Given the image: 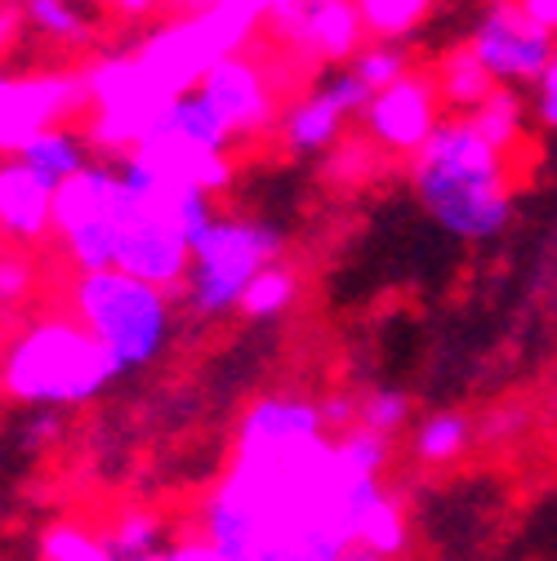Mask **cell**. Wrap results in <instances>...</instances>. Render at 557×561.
Masks as SVG:
<instances>
[{"label":"cell","instance_id":"obj_1","mask_svg":"<svg viewBox=\"0 0 557 561\" xmlns=\"http://www.w3.org/2000/svg\"><path fill=\"white\" fill-rule=\"evenodd\" d=\"M406 183L424 215L455 241H496L513 219V157L491 148L468 116H446L420 157L406 161Z\"/></svg>","mask_w":557,"mask_h":561},{"label":"cell","instance_id":"obj_2","mask_svg":"<svg viewBox=\"0 0 557 561\" xmlns=\"http://www.w3.org/2000/svg\"><path fill=\"white\" fill-rule=\"evenodd\" d=\"M121 379L107 347L72 317L41 312L0 343V397L27 410H77Z\"/></svg>","mask_w":557,"mask_h":561},{"label":"cell","instance_id":"obj_3","mask_svg":"<svg viewBox=\"0 0 557 561\" xmlns=\"http://www.w3.org/2000/svg\"><path fill=\"white\" fill-rule=\"evenodd\" d=\"M62 304L125 370H148L174 334V295L134 280L116 267L67 276Z\"/></svg>","mask_w":557,"mask_h":561},{"label":"cell","instance_id":"obj_4","mask_svg":"<svg viewBox=\"0 0 557 561\" xmlns=\"http://www.w3.org/2000/svg\"><path fill=\"white\" fill-rule=\"evenodd\" d=\"M259 27H263V19L241 10L237 0H215V5H205L196 14L157 19V27H148L134 41V54L170 99H183V94H196L201 81L211 77L224 58L246 54L254 45Z\"/></svg>","mask_w":557,"mask_h":561},{"label":"cell","instance_id":"obj_5","mask_svg":"<svg viewBox=\"0 0 557 561\" xmlns=\"http://www.w3.org/2000/svg\"><path fill=\"white\" fill-rule=\"evenodd\" d=\"M86 94L90 112L81 121V134L94 157L103 161H125L157 134L161 116L170 112V94L152 81V72L138 62L134 45L129 49H103L86 67Z\"/></svg>","mask_w":557,"mask_h":561},{"label":"cell","instance_id":"obj_6","mask_svg":"<svg viewBox=\"0 0 557 561\" xmlns=\"http://www.w3.org/2000/svg\"><path fill=\"white\" fill-rule=\"evenodd\" d=\"M282 263V232L254 215H224L192 245V267L183 280V304L201 321H219L241 308L254 276Z\"/></svg>","mask_w":557,"mask_h":561},{"label":"cell","instance_id":"obj_7","mask_svg":"<svg viewBox=\"0 0 557 561\" xmlns=\"http://www.w3.org/2000/svg\"><path fill=\"white\" fill-rule=\"evenodd\" d=\"M304 81V72L282 58V54H232L224 58L211 77L201 81V99L224 121L232 144H259L263 134L282 125V112L291 103V85Z\"/></svg>","mask_w":557,"mask_h":561},{"label":"cell","instance_id":"obj_8","mask_svg":"<svg viewBox=\"0 0 557 561\" xmlns=\"http://www.w3.org/2000/svg\"><path fill=\"white\" fill-rule=\"evenodd\" d=\"M121 165L94 157L77 179L54 192V245L77 272H107L116 263V209H121Z\"/></svg>","mask_w":557,"mask_h":561},{"label":"cell","instance_id":"obj_9","mask_svg":"<svg viewBox=\"0 0 557 561\" xmlns=\"http://www.w3.org/2000/svg\"><path fill=\"white\" fill-rule=\"evenodd\" d=\"M125 183V174H121ZM170 187L152 192V187H134L125 183L121 192V209H116V272L148 280V286L166 290V295H183V280L192 267V245L179 232L174 215H170Z\"/></svg>","mask_w":557,"mask_h":561},{"label":"cell","instance_id":"obj_10","mask_svg":"<svg viewBox=\"0 0 557 561\" xmlns=\"http://www.w3.org/2000/svg\"><path fill=\"white\" fill-rule=\"evenodd\" d=\"M90 112L81 67H0V157H23L41 134L77 125Z\"/></svg>","mask_w":557,"mask_h":561},{"label":"cell","instance_id":"obj_11","mask_svg":"<svg viewBox=\"0 0 557 561\" xmlns=\"http://www.w3.org/2000/svg\"><path fill=\"white\" fill-rule=\"evenodd\" d=\"M268 36H272V54H282L295 72H317V67L339 72L371 45L353 0H326V5L286 0L268 19Z\"/></svg>","mask_w":557,"mask_h":561},{"label":"cell","instance_id":"obj_12","mask_svg":"<svg viewBox=\"0 0 557 561\" xmlns=\"http://www.w3.org/2000/svg\"><path fill=\"white\" fill-rule=\"evenodd\" d=\"M464 45L477 54V62L491 72L496 85L535 90L539 77L548 72L557 36L522 10V0H486Z\"/></svg>","mask_w":557,"mask_h":561},{"label":"cell","instance_id":"obj_13","mask_svg":"<svg viewBox=\"0 0 557 561\" xmlns=\"http://www.w3.org/2000/svg\"><path fill=\"white\" fill-rule=\"evenodd\" d=\"M442 121H446V107L433 72L414 67L397 85L371 94L357 125H362V138H371L388 161H410L424 152V144L442 129Z\"/></svg>","mask_w":557,"mask_h":561},{"label":"cell","instance_id":"obj_14","mask_svg":"<svg viewBox=\"0 0 557 561\" xmlns=\"http://www.w3.org/2000/svg\"><path fill=\"white\" fill-rule=\"evenodd\" d=\"M366 103H371V90L348 67H339V72L321 77L312 90L286 103L276 138H282V148L291 157H330L348 138V125L362 121Z\"/></svg>","mask_w":557,"mask_h":561},{"label":"cell","instance_id":"obj_15","mask_svg":"<svg viewBox=\"0 0 557 561\" xmlns=\"http://www.w3.org/2000/svg\"><path fill=\"white\" fill-rule=\"evenodd\" d=\"M54 192L23 157H0V245L32 254L54 241Z\"/></svg>","mask_w":557,"mask_h":561},{"label":"cell","instance_id":"obj_16","mask_svg":"<svg viewBox=\"0 0 557 561\" xmlns=\"http://www.w3.org/2000/svg\"><path fill=\"white\" fill-rule=\"evenodd\" d=\"M433 81H437V94H442V107L451 116H473L486 99L496 94V81L491 72L477 62V54L468 45H451L437 62H433Z\"/></svg>","mask_w":557,"mask_h":561},{"label":"cell","instance_id":"obj_17","mask_svg":"<svg viewBox=\"0 0 557 561\" xmlns=\"http://www.w3.org/2000/svg\"><path fill=\"white\" fill-rule=\"evenodd\" d=\"M157 138H170L179 148L192 152H211V157H232V134L224 129V121L211 112L201 94H183L170 103V112L157 125Z\"/></svg>","mask_w":557,"mask_h":561},{"label":"cell","instance_id":"obj_18","mask_svg":"<svg viewBox=\"0 0 557 561\" xmlns=\"http://www.w3.org/2000/svg\"><path fill=\"white\" fill-rule=\"evenodd\" d=\"M23 23L32 36L58 49H90L94 45V19L77 0H19Z\"/></svg>","mask_w":557,"mask_h":561},{"label":"cell","instance_id":"obj_19","mask_svg":"<svg viewBox=\"0 0 557 561\" xmlns=\"http://www.w3.org/2000/svg\"><path fill=\"white\" fill-rule=\"evenodd\" d=\"M473 437H477V428L459 410H433L410 428V455L424 468H446L473 446Z\"/></svg>","mask_w":557,"mask_h":561},{"label":"cell","instance_id":"obj_20","mask_svg":"<svg viewBox=\"0 0 557 561\" xmlns=\"http://www.w3.org/2000/svg\"><path fill=\"white\" fill-rule=\"evenodd\" d=\"M23 161H27L49 187H62L67 179H77V174L94 161V152H90V144H86L81 125H62V129L41 134L36 144L23 152Z\"/></svg>","mask_w":557,"mask_h":561},{"label":"cell","instance_id":"obj_21","mask_svg":"<svg viewBox=\"0 0 557 561\" xmlns=\"http://www.w3.org/2000/svg\"><path fill=\"white\" fill-rule=\"evenodd\" d=\"M468 121L477 125V134L486 138V144L500 148L504 157H513V152L522 148V138H526L531 99H526L522 90H504V85H496V94L486 99Z\"/></svg>","mask_w":557,"mask_h":561},{"label":"cell","instance_id":"obj_22","mask_svg":"<svg viewBox=\"0 0 557 561\" xmlns=\"http://www.w3.org/2000/svg\"><path fill=\"white\" fill-rule=\"evenodd\" d=\"M357 14H362V27H366V41H379V45H406L414 32H420L437 0H353Z\"/></svg>","mask_w":557,"mask_h":561},{"label":"cell","instance_id":"obj_23","mask_svg":"<svg viewBox=\"0 0 557 561\" xmlns=\"http://www.w3.org/2000/svg\"><path fill=\"white\" fill-rule=\"evenodd\" d=\"M36 561H116L107 530L86 522H49L36 539Z\"/></svg>","mask_w":557,"mask_h":561},{"label":"cell","instance_id":"obj_24","mask_svg":"<svg viewBox=\"0 0 557 561\" xmlns=\"http://www.w3.org/2000/svg\"><path fill=\"white\" fill-rule=\"evenodd\" d=\"M299 290H304L299 272L282 259V263H272V267H263L254 276V286L246 290V299H241L237 312L250 317V321H276V317H286L299 304Z\"/></svg>","mask_w":557,"mask_h":561},{"label":"cell","instance_id":"obj_25","mask_svg":"<svg viewBox=\"0 0 557 561\" xmlns=\"http://www.w3.org/2000/svg\"><path fill=\"white\" fill-rule=\"evenodd\" d=\"M107 543L116 552V561H144L157 557L170 539H166V517L152 508H125L121 517H112L107 526Z\"/></svg>","mask_w":557,"mask_h":561},{"label":"cell","instance_id":"obj_26","mask_svg":"<svg viewBox=\"0 0 557 561\" xmlns=\"http://www.w3.org/2000/svg\"><path fill=\"white\" fill-rule=\"evenodd\" d=\"M410 424V397L401 388H366L357 397V428L397 442Z\"/></svg>","mask_w":557,"mask_h":561},{"label":"cell","instance_id":"obj_27","mask_svg":"<svg viewBox=\"0 0 557 561\" xmlns=\"http://www.w3.org/2000/svg\"><path fill=\"white\" fill-rule=\"evenodd\" d=\"M348 72H353L371 94H379V90H388V85H397L401 77L414 72V58H410L406 45H379V41H371L353 62H348Z\"/></svg>","mask_w":557,"mask_h":561},{"label":"cell","instance_id":"obj_28","mask_svg":"<svg viewBox=\"0 0 557 561\" xmlns=\"http://www.w3.org/2000/svg\"><path fill=\"white\" fill-rule=\"evenodd\" d=\"M41 286V267L27 250L14 245H0V321H10L14 312L27 308V299Z\"/></svg>","mask_w":557,"mask_h":561},{"label":"cell","instance_id":"obj_29","mask_svg":"<svg viewBox=\"0 0 557 561\" xmlns=\"http://www.w3.org/2000/svg\"><path fill=\"white\" fill-rule=\"evenodd\" d=\"M321 161H326V165H321L326 179H330V183H343V187L371 183V179L388 165V157L371 144V138H362V134H357V138H343V144H339L330 157H321Z\"/></svg>","mask_w":557,"mask_h":561},{"label":"cell","instance_id":"obj_30","mask_svg":"<svg viewBox=\"0 0 557 561\" xmlns=\"http://www.w3.org/2000/svg\"><path fill=\"white\" fill-rule=\"evenodd\" d=\"M531 116L544 125V129H557V49L548 58V72L539 77V85L531 90Z\"/></svg>","mask_w":557,"mask_h":561},{"label":"cell","instance_id":"obj_31","mask_svg":"<svg viewBox=\"0 0 557 561\" xmlns=\"http://www.w3.org/2000/svg\"><path fill=\"white\" fill-rule=\"evenodd\" d=\"M144 561H228L215 543H205L201 535H183V539H170L157 557H144Z\"/></svg>","mask_w":557,"mask_h":561},{"label":"cell","instance_id":"obj_32","mask_svg":"<svg viewBox=\"0 0 557 561\" xmlns=\"http://www.w3.org/2000/svg\"><path fill=\"white\" fill-rule=\"evenodd\" d=\"M99 5L116 19V23H148L166 10V0H99Z\"/></svg>","mask_w":557,"mask_h":561},{"label":"cell","instance_id":"obj_33","mask_svg":"<svg viewBox=\"0 0 557 561\" xmlns=\"http://www.w3.org/2000/svg\"><path fill=\"white\" fill-rule=\"evenodd\" d=\"M23 32H27V23H23L19 0H0V67H5V54H14Z\"/></svg>","mask_w":557,"mask_h":561},{"label":"cell","instance_id":"obj_34","mask_svg":"<svg viewBox=\"0 0 557 561\" xmlns=\"http://www.w3.org/2000/svg\"><path fill=\"white\" fill-rule=\"evenodd\" d=\"M522 428V410H513V405H504V410H496L486 424L477 428L481 437H509V433H518Z\"/></svg>","mask_w":557,"mask_h":561},{"label":"cell","instance_id":"obj_35","mask_svg":"<svg viewBox=\"0 0 557 561\" xmlns=\"http://www.w3.org/2000/svg\"><path fill=\"white\" fill-rule=\"evenodd\" d=\"M522 10H526L539 27H548V32L557 36V0H522Z\"/></svg>","mask_w":557,"mask_h":561},{"label":"cell","instance_id":"obj_36","mask_svg":"<svg viewBox=\"0 0 557 561\" xmlns=\"http://www.w3.org/2000/svg\"><path fill=\"white\" fill-rule=\"evenodd\" d=\"M237 5H241V10H250L254 19H263V27H268V19H272L276 10H282L286 0H237Z\"/></svg>","mask_w":557,"mask_h":561},{"label":"cell","instance_id":"obj_37","mask_svg":"<svg viewBox=\"0 0 557 561\" xmlns=\"http://www.w3.org/2000/svg\"><path fill=\"white\" fill-rule=\"evenodd\" d=\"M205 5H215V0H166V10H174V14H196Z\"/></svg>","mask_w":557,"mask_h":561},{"label":"cell","instance_id":"obj_38","mask_svg":"<svg viewBox=\"0 0 557 561\" xmlns=\"http://www.w3.org/2000/svg\"><path fill=\"white\" fill-rule=\"evenodd\" d=\"M308 5H326V0H308Z\"/></svg>","mask_w":557,"mask_h":561},{"label":"cell","instance_id":"obj_39","mask_svg":"<svg viewBox=\"0 0 557 561\" xmlns=\"http://www.w3.org/2000/svg\"><path fill=\"white\" fill-rule=\"evenodd\" d=\"M77 5H81V0H77Z\"/></svg>","mask_w":557,"mask_h":561}]
</instances>
